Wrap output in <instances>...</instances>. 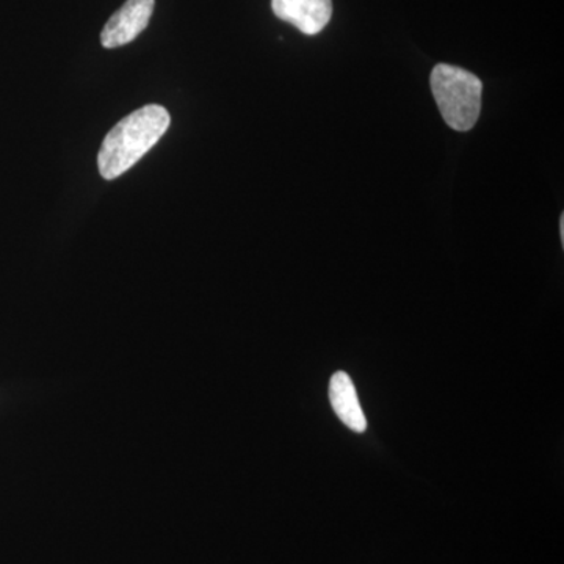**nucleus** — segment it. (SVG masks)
I'll return each mask as SVG.
<instances>
[{
	"instance_id": "nucleus-6",
	"label": "nucleus",
	"mask_w": 564,
	"mask_h": 564,
	"mask_svg": "<svg viewBox=\"0 0 564 564\" xmlns=\"http://www.w3.org/2000/svg\"><path fill=\"white\" fill-rule=\"evenodd\" d=\"M560 234H562V242L564 243V215H562V220H560Z\"/></svg>"
},
{
	"instance_id": "nucleus-2",
	"label": "nucleus",
	"mask_w": 564,
	"mask_h": 564,
	"mask_svg": "<svg viewBox=\"0 0 564 564\" xmlns=\"http://www.w3.org/2000/svg\"><path fill=\"white\" fill-rule=\"evenodd\" d=\"M430 84L445 124L455 131H470L480 117L481 80L469 70L440 63L432 70Z\"/></svg>"
},
{
	"instance_id": "nucleus-3",
	"label": "nucleus",
	"mask_w": 564,
	"mask_h": 564,
	"mask_svg": "<svg viewBox=\"0 0 564 564\" xmlns=\"http://www.w3.org/2000/svg\"><path fill=\"white\" fill-rule=\"evenodd\" d=\"M154 7L155 0H126L124 6L107 21L101 33L102 46L117 50L132 43L150 24Z\"/></svg>"
},
{
	"instance_id": "nucleus-1",
	"label": "nucleus",
	"mask_w": 564,
	"mask_h": 564,
	"mask_svg": "<svg viewBox=\"0 0 564 564\" xmlns=\"http://www.w3.org/2000/svg\"><path fill=\"white\" fill-rule=\"evenodd\" d=\"M169 110L158 104L141 107L122 118L102 141L98 154L99 173L111 181L131 170L169 131Z\"/></svg>"
},
{
	"instance_id": "nucleus-4",
	"label": "nucleus",
	"mask_w": 564,
	"mask_h": 564,
	"mask_svg": "<svg viewBox=\"0 0 564 564\" xmlns=\"http://www.w3.org/2000/svg\"><path fill=\"white\" fill-rule=\"evenodd\" d=\"M273 13L304 35H317L333 17V0H272Z\"/></svg>"
},
{
	"instance_id": "nucleus-5",
	"label": "nucleus",
	"mask_w": 564,
	"mask_h": 564,
	"mask_svg": "<svg viewBox=\"0 0 564 564\" xmlns=\"http://www.w3.org/2000/svg\"><path fill=\"white\" fill-rule=\"evenodd\" d=\"M329 402H332L334 413L351 432H366V415H364L361 403H359L355 384L347 373L333 375L332 381H329Z\"/></svg>"
}]
</instances>
